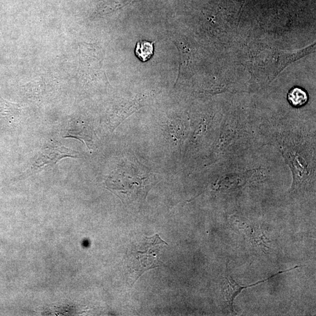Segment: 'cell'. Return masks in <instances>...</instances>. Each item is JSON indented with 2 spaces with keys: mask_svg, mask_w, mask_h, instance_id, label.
I'll list each match as a JSON object with an SVG mask.
<instances>
[{
  "mask_svg": "<svg viewBox=\"0 0 316 316\" xmlns=\"http://www.w3.org/2000/svg\"><path fill=\"white\" fill-rule=\"evenodd\" d=\"M141 244L134 246L129 253L136 281L146 271L158 267L160 262L159 254L167 243L158 234L152 237H145Z\"/></svg>",
  "mask_w": 316,
  "mask_h": 316,
  "instance_id": "1",
  "label": "cell"
},
{
  "mask_svg": "<svg viewBox=\"0 0 316 316\" xmlns=\"http://www.w3.org/2000/svg\"><path fill=\"white\" fill-rule=\"evenodd\" d=\"M287 99L293 107H300L307 103L308 95L301 88L294 87L289 90Z\"/></svg>",
  "mask_w": 316,
  "mask_h": 316,
  "instance_id": "4",
  "label": "cell"
},
{
  "mask_svg": "<svg viewBox=\"0 0 316 316\" xmlns=\"http://www.w3.org/2000/svg\"><path fill=\"white\" fill-rule=\"evenodd\" d=\"M298 267H299V266H295V267L287 269V270L279 271V272H277V274H275V275H272V276L266 278V279L264 280H260L256 283L251 284V285H247L245 286H241L239 285L238 284H237L235 280H234L233 278L231 277V275L228 274V269L227 268L226 274H225L224 277L223 292L225 302H226V303L227 304L228 308H229L231 311L233 313H235L233 307L234 301L237 296H238L240 294V293L242 291V290L251 288V287L257 286V285H259V284L260 283H264L266 282V281L272 279V278L277 276V275H279V274H282L283 273H285V272L291 271L292 270H294V269H296Z\"/></svg>",
  "mask_w": 316,
  "mask_h": 316,
  "instance_id": "3",
  "label": "cell"
},
{
  "mask_svg": "<svg viewBox=\"0 0 316 316\" xmlns=\"http://www.w3.org/2000/svg\"><path fill=\"white\" fill-rule=\"evenodd\" d=\"M154 42L141 40L137 43L136 55L139 59L145 62L150 59L154 52Z\"/></svg>",
  "mask_w": 316,
  "mask_h": 316,
  "instance_id": "5",
  "label": "cell"
},
{
  "mask_svg": "<svg viewBox=\"0 0 316 316\" xmlns=\"http://www.w3.org/2000/svg\"><path fill=\"white\" fill-rule=\"evenodd\" d=\"M79 153L55 141L49 142L41 151L35 163V168H40L48 165H55L64 158H78Z\"/></svg>",
  "mask_w": 316,
  "mask_h": 316,
  "instance_id": "2",
  "label": "cell"
}]
</instances>
